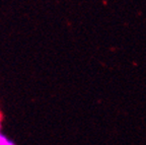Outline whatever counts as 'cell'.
<instances>
[{"label": "cell", "mask_w": 146, "mask_h": 145, "mask_svg": "<svg viewBox=\"0 0 146 145\" xmlns=\"http://www.w3.org/2000/svg\"><path fill=\"white\" fill-rule=\"evenodd\" d=\"M0 145H15V143L0 131Z\"/></svg>", "instance_id": "6da1fadb"}, {"label": "cell", "mask_w": 146, "mask_h": 145, "mask_svg": "<svg viewBox=\"0 0 146 145\" xmlns=\"http://www.w3.org/2000/svg\"><path fill=\"white\" fill-rule=\"evenodd\" d=\"M0 127H1V116H0Z\"/></svg>", "instance_id": "7a4b0ae2"}]
</instances>
